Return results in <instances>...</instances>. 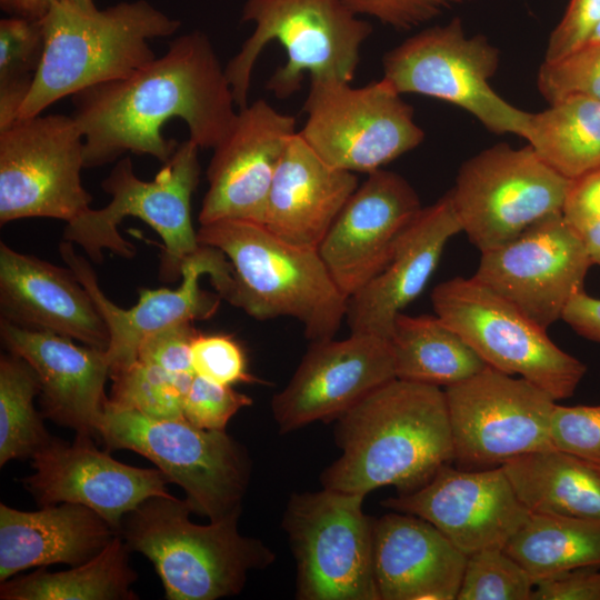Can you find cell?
Returning a JSON list of instances; mask_svg holds the SVG:
<instances>
[{
  "label": "cell",
  "instance_id": "cell-20",
  "mask_svg": "<svg viewBox=\"0 0 600 600\" xmlns=\"http://www.w3.org/2000/svg\"><path fill=\"white\" fill-rule=\"evenodd\" d=\"M296 118L259 99L239 109L224 138L213 148L200 224L221 220L264 223L271 184Z\"/></svg>",
  "mask_w": 600,
  "mask_h": 600
},
{
  "label": "cell",
  "instance_id": "cell-13",
  "mask_svg": "<svg viewBox=\"0 0 600 600\" xmlns=\"http://www.w3.org/2000/svg\"><path fill=\"white\" fill-rule=\"evenodd\" d=\"M570 181L529 144L498 143L463 162L449 192L462 231L482 253L562 212Z\"/></svg>",
  "mask_w": 600,
  "mask_h": 600
},
{
  "label": "cell",
  "instance_id": "cell-28",
  "mask_svg": "<svg viewBox=\"0 0 600 600\" xmlns=\"http://www.w3.org/2000/svg\"><path fill=\"white\" fill-rule=\"evenodd\" d=\"M117 534L96 511L79 503L31 512L0 503V581L28 568L82 564Z\"/></svg>",
  "mask_w": 600,
  "mask_h": 600
},
{
  "label": "cell",
  "instance_id": "cell-42",
  "mask_svg": "<svg viewBox=\"0 0 600 600\" xmlns=\"http://www.w3.org/2000/svg\"><path fill=\"white\" fill-rule=\"evenodd\" d=\"M358 16L372 17L397 30L417 28L471 0H343Z\"/></svg>",
  "mask_w": 600,
  "mask_h": 600
},
{
  "label": "cell",
  "instance_id": "cell-26",
  "mask_svg": "<svg viewBox=\"0 0 600 600\" xmlns=\"http://www.w3.org/2000/svg\"><path fill=\"white\" fill-rule=\"evenodd\" d=\"M467 557L422 518L396 511L374 519L380 600H457Z\"/></svg>",
  "mask_w": 600,
  "mask_h": 600
},
{
  "label": "cell",
  "instance_id": "cell-44",
  "mask_svg": "<svg viewBox=\"0 0 600 600\" xmlns=\"http://www.w3.org/2000/svg\"><path fill=\"white\" fill-rule=\"evenodd\" d=\"M600 22V0H570L549 37L544 60H556L586 44Z\"/></svg>",
  "mask_w": 600,
  "mask_h": 600
},
{
  "label": "cell",
  "instance_id": "cell-47",
  "mask_svg": "<svg viewBox=\"0 0 600 600\" xmlns=\"http://www.w3.org/2000/svg\"><path fill=\"white\" fill-rule=\"evenodd\" d=\"M564 320L577 333L589 340L600 342V299L584 290L577 293L566 307Z\"/></svg>",
  "mask_w": 600,
  "mask_h": 600
},
{
  "label": "cell",
  "instance_id": "cell-19",
  "mask_svg": "<svg viewBox=\"0 0 600 600\" xmlns=\"http://www.w3.org/2000/svg\"><path fill=\"white\" fill-rule=\"evenodd\" d=\"M381 504L427 520L467 556L504 549L530 514L502 467L468 470L446 464L421 488Z\"/></svg>",
  "mask_w": 600,
  "mask_h": 600
},
{
  "label": "cell",
  "instance_id": "cell-22",
  "mask_svg": "<svg viewBox=\"0 0 600 600\" xmlns=\"http://www.w3.org/2000/svg\"><path fill=\"white\" fill-rule=\"evenodd\" d=\"M421 209L417 191L396 172L377 170L358 186L318 247L347 298L382 271Z\"/></svg>",
  "mask_w": 600,
  "mask_h": 600
},
{
  "label": "cell",
  "instance_id": "cell-38",
  "mask_svg": "<svg viewBox=\"0 0 600 600\" xmlns=\"http://www.w3.org/2000/svg\"><path fill=\"white\" fill-rule=\"evenodd\" d=\"M537 84L550 104L570 96L600 102V42H588L562 58L544 60Z\"/></svg>",
  "mask_w": 600,
  "mask_h": 600
},
{
  "label": "cell",
  "instance_id": "cell-41",
  "mask_svg": "<svg viewBox=\"0 0 600 600\" xmlns=\"http://www.w3.org/2000/svg\"><path fill=\"white\" fill-rule=\"evenodd\" d=\"M551 440L554 448L600 467V404H556Z\"/></svg>",
  "mask_w": 600,
  "mask_h": 600
},
{
  "label": "cell",
  "instance_id": "cell-9",
  "mask_svg": "<svg viewBox=\"0 0 600 600\" xmlns=\"http://www.w3.org/2000/svg\"><path fill=\"white\" fill-rule=\"evenodd\" d=\"M436 316L491 368L518 374L556 401L571 397L587 372L542 328L473 277L442 281L431 293Z\"/></svg>",
  "mask_w": 600,
  "mask_h": 600
},
{
  "label": "cell",
  "instance_id": "cell-48",
  "mask_svg": "<svg viewBox=\"0 0 600 600\" xmlns=\"http://www.w3.org/2000/svg\"><path fill=\"white\" fill-rule=\"evenodd\" d=\"M60 0H0V8L12 17L43 19Z\"/></svg>",
  "mask_w": 600,
  "mask_h": 600
},
{
  "label": "cell",
  "instance_id": "cell-17",
  "mask_svg": "<svg viewBox=\"0 0 600 600\" xmlns=\"http://www.w3.org/2000/svg\"><path fill=\"white\" fill-rule=\"evenodd\" d=\"M591 266L582 236L559 212L482 252L472 277L547 329L584 290Z\"/></svg>",
  "mask_w": 600,
  "mask_h": 600
},
{
  "label": "cell",
  "instance_id": "cell-25",
  "mask_svg": "<svg viewBox=\"0 0 600 600\" xmlns=\"http://www.w3.org/2000/svg\"><path fill=\"white\" fill-rule=\"evenodd\" d=\"M460 231L450 192L422 208L382 271L348 298L350 332L389 340L397 316L423 291L448 241Z\"/></svg>",
  "mask_w": 600,
  "mask_h": 600
},
{
  "label": "cell",
  "instance_id": "cell-50",
  "mask_svg": "<svg viewBox=\"0 0 600 600\" xmlns=\"http://www.w3.org/2000/svg\"><path fill=\"white\" fill-rule=\"evenodd\" d=\"M63 1L86 12H92L97 10V7L94 6L93 0H63Z\"/></svg>",
  "mask_w": 600,
  "mask_h": 600
},
{
  "label": "cell",
  "instance_id": "cell-40",
  "mask_svg": "<svg viewBox=\"0 0 600 600\" xmlns=\"http://www.w3.org/2000/svg\"><path fill=\"white\" fill-rule=\"evenodd\" d=\"M252 399L223 386L194 374L183 401V418L206 430L226 431L230 419Z\"/></svg>",
  "mask_w": 600,
  "mask_h": 600
},
{
  "label": "cell",
  "instance_id": "cell-34",
  "mask_svg": "<svg viewBox=\"0 0 600 600\" xmlns=\"http://www.w3.org/2000/svg\"><path fill=\"white\" fill-rule=\"evenodd\" d=\"M36 371L22 358H0V466L27 458L44 448L52 439L33 406L40 394Z\"/></svg>",
  "mask_w": 600,
  "mask_h": 600
},
{
  "label": "cell",
  "instance_id": "cell-15",
  "mask_svg": "<svg viewBox=\"0 0 600 600\" xmlns=\"http://www.w3.org/2000/svg\"><path fill=\"white\" fill-rule=\"evenodd\" d=\"M444 392L454 461L461 469L502 467L522 454L554 448L556 400L528 380L487 366Z\"/></svg>",
  "mask_w": 600,
  "mask_h": 600
},
{
  "label": "cell",
  "instance_id": "cell-33",
  "mask_svg": "<svg viewBox=\"0 0 600 600\" xmlns=\"http://www.w3.org/2000/svg\"><path fill=\"white\" fill-rule=\"evenodd\" d=\"M558 173L573 180L600 167V102L583 96L532 113L524 138Z\"/></svg>",
  "mask_w": 600,
  "mask_h": 600
},
{
  "label": "cell",
  "instance_id": "cell-30",
  "mask_svg": "<svg viewBox=\"0 0 600 600\" xmlns=\"http://www.w3.org/2000/svg\"><path fill=\"white\" fill-rule=\"evenodd\" d=\"M389 341L396 378L401 380L447 388L470 379L488 366L436 314L399 313Z\"/></svg>",
  "mask_w": 600,
  "mask_h": 600
},
{
  "label": "cell",
  "instance_id": "cell-45",
  "mask_svg": "<svg viewBox=\"0 0 600 600\" xmlns=\"http://www.w3.org/2000/svg\"><path fill=\"white\" fill-rule=\"evenodd\" d=\"M562 216L580 233L600 222V167L570 181Z\"/></svg>",
  "mask_w": 600,
  "mask_h": 600
},
{
  "label": "cell",
  "instance_id": "cell-11",
  "mask_svg": "<svg viewBox=\"0 0 600 600\" xmlns=\"http://www.w3.org/2000/svg\"><path fill=\"white\" fill-rule=\"evenodd\" d=\"M364 498L323 487L290 497L282 528L296 559L297 599L380 600Z\"/></svg>",
  "mask_w": 600,
  "mask_h": 600
},
{
  "label": "cell",
  "instance_id": "cell-49",
  "mask_svg": "<svg viewBox=\"0 0 600 600\" xmlns=\"http://www.w3.org/2000/svg\"><path fill=\"white\" fill-rule=\"evenodd\" d=\"M587 247L592 266L600 267V222H597L580 233Z\"/></svg>",
  "mask_w": 600,
  "mask_h": 600
},
{
  "label": "cell",
  "instance_id": "cell-7",
  "mask_svg": "<svg viewBox=\"0 0 600 600\" xmlns=\"http://www.w3.org/2000/svg\"><path fill=\"white\" fill-rule=\"evenodd\" d=\"M199 150L192 140L182 141L151 181L136 176L130 157L120 159L101 182L110 202L67 222L63 239L80 246L94 262L102 261L103 250L129 259L136 248L121 237L118 226L126 217L138 218L162 239L160 276L174 281L186 258L200 246L191 218L201 171Z\"/></svg>",
  "mask_w": 600,
  "mask_h": 600
},
{
  "label": "cell",
  "instance_id": "cell-51",
  "mask_svg": "<svg viewBox=\"0 0 600 600\" xmlns=\"http://www.w3.org/2000/svg\"><path fill=\"white\" fill-rule=\"evenodd\" d=\"M588 42H600V22L597 26V28L594 29V31L592 32V34H591Z\"/></svg>",
  "mask_w": 600,
  "mask_h": 600
},
{
  "label": "cell",
  "instance_id": "cell-24",
  "mask_svg": "<svg viewBox=\"0 0 600 600\" xmlns=\"http://www.w3.org/2000/svg\"><path fill=\"white\" fill-rule=\"evenodd\" d=\"M0 312L13 324L107 350L108 327L74 272L0 242Z\"/></svg>",
  "mask_w": 600,
  "mask_h": 600
},
{
  "label": "cell",
  "instance_id": "cell-3",
  "mask_svg": "<svg viewBox=\"0 0 600 600\" xmlns=\"http://www.w3.org/2000/svg\"><path fill=\"white\" fill-rule=\"evenodd\" d=\"M41 21L43 57L18 120L89 87L129 77L156 58L149 40L172 36L181 26L147 0L92 12L60 0Z\"/></svg>",
  "mask_w": 600,
  "mask_h": 600
},
{
  "label": "cell",
  "instance_id": "cell-32",
  "mask_svg": "<svg viewBox=\"0 0 600 600\" xmlns=\"http://www.w3.org/2000/svg\"><path fill=\"white\" fill-rule=\"evenodd\" d=\"M504 551L526 569L534 586L600 566V520L530 512Z\"/></svg>",
  "mask_w": 600,
  "mask_h": 600
},
{
  "label": "cell",
  "instance_id": "cell-12",
  "mask_svg": "<svg viewBox=\"0 0 600 600\" xmlns=\"http://www.w3.org/2000/svg\"><path fill=\"white\" fill-rule=\"evenodd\" d=\"M299 131L329 166L371 173L424 140L413 108L386 80L354 88L334 79H310Z\"/></svg>",
  "mask_w": 600,
  "mask_h": 600
},
{
  "label": "cell",
  "instance_id": "cell-35",
  "mask_svg": "<svg viewBox=\"0 0 600 600\" xmlns=\"http://www.w3.org/2000/svg\"><path fill=\"white\" fill-rule=\"evenodd\" d=\"M43 50L41 20L12 16L0 20V132L18 120Z\"/></svg>",
  "mask_w": 600,
  "mask_h": 600
},
{
  "label": "cell",
  "instance_id": "cell-10",
  "mask_svg": "<svg viewBox=\"0 0 600 600\" xmlns=\"http://www.w3.org/2000/svg\"><path fill=\"white\" fill-rule=\"evenodd\" d=\"M499 50L486 37H468L459 18L427 28L389 50L383 79L400 94L427 96L472 114L487 130L524 138L531 114L501 98L490 86Z\"/></svg>",
  "mask_w": 600,
  "mask_h": 600
},
{
  "label": "cell",
  "instance_id": "cell-14",
  "mask_svg": "<svg viewBox=\"0 0 600 600\" xmlns=\"http://www.w3.org/2000/svg\"><path fill=\"white\" fill-rule=\"evenodd\" d=\"M83 168V136L72 116L17 120L0 132L1 226L26 218L70 222L88 211Z\"/></svg>",
  "mask_w": 600,
  "mask_h": 600
},
{
  "label": "cell",
  "instance_id": "cell-21",
  "mask_svg": "<svg viewBox=\"0 0 600 600\" xmlns=\"http://www.w3.org/2000/svg\"><path fill=\"white\" fill-rule=\"evenodd\" d=\"M31 466L34 472L23 483L40 506H86L118 533L123 518L146 500L173 498L159 469L124 464L100 451L87 434L77 433L71 443L52 438L32 456Z\"/></svg>",
  "mask_w": 600,
  "mask_h": 600
},
{
  "label": "cell",
  "instance_id": "cell-31",
  "mask_svg": "<svg viewBox=\"0 0 600 600\" xmlns=\"http://www.w3.org/2000/svg\"><path fill=\"white\" fill-rule=\"evenodd\" d=\"M128 547L117 534L91 560L67 571L41 568L1 582L2 600H133L137 573L129 564Z\"/></svg>",
  "mask_w": 600,
  "mask_h": 600
},
{
  "label": "cell",
  "instance_id": "cell-39",
  "mask_svg": "<svg viewBox=\"0 0 600 600\" xmlns=\"http://www.w3.org/2000/svg\"><path fill=\"white\" fill-rule=\"evenodd\" d=\"M190 356L194 374L209 381L231 387L262 383L249 372L246 353L230 334L198 332L191 342Z\"/></svg>",
  "mask_w": 600,
  "mask_h": 600
},
{
  "label": "cell",
  "instance_id": "cell-27",
  "mask_svg": "<svg viewBox=\"0 0 600 600\" xmlns=\"http://www.w3.org/2000/svg\"><path fill=\"white\" fill-rule=\"evenodd\" d=\"M357 188L353 172L326 163L297 131L277 168L263 226L283 241L318 249Z\"/></svg>",
  "mask_w": 600,
  "mask_h": 600
},
{
  "label": "cell",
  "instance_id": "cell-5",
  "mask_svg": "<svg viewBox=\"0 0 600 600\" xmlns=\"http://www.w3.org/2000/svg\"><path fill=\"white\" fill-rule=\"evenodd\" d=\"M187 499L153 497L129 512L120 533L147 557L170 600H216L238 594L248 573L276 557L262 541L239 532L240 512L197 524Z\"/></svg>",
  "mask_w": 600,
  "mask_h": 600
},
{
  "label": "cell",
  "instance_id": "cell-8",
  "mask_svg": "<svg viewBox=\"0 0 600 600\" xmlns=\"http://www.w3.org/2000/svg\"><path fill=\"white\" fill-rule=\"evenodd\" d=\"M98 432L108 449L132 450L152 461L186 491L192 511L210 521L241 512L251 463L226 431L200 429L184 418L153 419L106 402Z\"/></svg>",
  "mask_w": 600,
  "mask_h": 600
},
{
  "label": "cell",
  "instance_id": "cell-23",
  "mask_svg": "<svg viewBox=\"0 0 600 600\" xmlns=\"http://www.w3.org/2000/svg\"><path fill=\"white\" fill-rule=\"evenodd\" d=\"M0 337L10 353L24 359L36 371L43 414L77 433L99 438L110 373L106 350L3 319Z\"/></svg>",
  "mask_w": 600,
  "mask_h": 600
},
{
  "label": "cell",
  "instance_id": "cell-4",
  "mask_svg": "<svg viewBox=\"0 0 600 600\" xmlns=\"http://www.w3.org/2000/svg\"><path fill=\"white\" fill-rule=\"evenodd\" d=\"M201 244L224 253L234 271L230 303L258 320L290 317L311 341L331 339L346 319L348 298L318 249L291 244L263 224L221 220L200 224Z\"/></svg>",
  "mask_w": 600,
  "mask_h": 600
},
{
  "label": "cell",
  "instance_id": "cell-46",
  "mask_svg": "<svg viewBox=\"0 0 600 600\" xmlns=\"http://www.w3.org/2000/svg\"><path fill=\"white\" fill-rule=\"evenodd\" d=\"M600 566L576 569L534 586L531 600H600Z\"/></svg>",
  "mask_w": 600,
  "mask_h": 600
},
{
  "label": "cell",
  "instance_id": "cell-2",
  "mask_svg": "<svg viewBox=\"0 0 600 600\" xmlns=\"http://www.w3.org/2000/svg\"><path fill=\"white\" fill-rule=\"evenodd\" d=\"M334 434L341 454L320 478L328 489L409 493L454 461L446 392L437 386L396 378L341 414Z\"/></svg>",
  "mask_w": 600,
  "mask_h": 600
},
{
  "label": "cell",
  "instance_id": "cell-6",
  "mask_svg": "<svg viewBox=\"0 0 600 600\" xmlns=\"http://www.w3.org/2000/svg\"><path fill=\"white\" fill-rule=\"evenodd\" d=\"M241 21L254 23L253 32L224 67L239 109L248 106L252 71L268 43L281 44L287 61L267 89L286 99L299 91L307 74L351 82L372 32L343 0H246Z\"/></svg>",
  "mask_w": 600,
  "mask_h": 600
},
{
  "label": "cell",
  "instance_id": "cell-1",
  "mask_svg": "<svg viewBox=\"0 0 600 600\" xmlns=\"http://www.w3.org/2000/svg\"><path fill=\"white\" fill-rule=\"evenodd\" d=\"M71 100L83 136L84 168L127 152L164 163L179 142L161 130L174 118L187 123L189 139L200 149H213L238 112L224 68L201 31L177 37L164 54L129 77L83 89Z\"/></svg>",
  "mask_w": 600,
  "mask_h": 600
},
{
  "label": "cell",
  "instance_id": "cell-43",
  "mask_svg": "<svg viewBox=\"0 0 600 600\" xmlns=\"http://www.w3.org/2000/svg\"><path fill=\"white\" fill-rule=\"evenodd\" d=\"M199 331L192 322L174 324L147 336L138 350V360L173 373H193L191 342Z\"/></svg>",
  "mask_w": 600,
  "mask_h": 600
},
{
  "label": "cell",
  "instance_id": "cell-16",
  "mask_svg": "<svg viewBox=\"0 0 600 600\" xmlns=\"http://www.w3.org/2000/svg\"><path fill=\"white\" fill-rule=\"evenodd\" d=\"M72 244L64 240L58 250L92 297L108 327L110 342L106 354L110 373L138 360L139 347L147 336L174 324L211 318L220 298L230 302L234 291V271L228 258L219 249L200 243L183 261L182 282L177 289H140L138 302L123 309L101 291L92 266Z\"/></svg>",
  "mask_w": 600,
  "mask_h": 600
},
{
  "label": "cell",
  "instance_id": "cell-18",
  "mask_svg": "<svg viewBox=\"0 0 600 600\" xmlns=\"http://www.w3.org/2000/svg\"><path fill=\"white\" fill-rule=\"evenodd\" d=\"M396 379L388 339L353 333L312 342L288 384L272 397L280 433L338 419L376 389Z\"/></svg>",
  "mask_w": 600,
  "mask_h": 600
},
{
  "label": "cell",
  "instance_id": "cell-29",
  "mask_svg": "<svg viewBox=\"0 0 600 600\" xmlns=\"http://www.w3.org/2000/svg\"><path fill=\"white\" fill-rule=\"evenodd\" d=\"M502 468L530 512L600 520V467L550 448L513 458Z\"/></svg>",
  "mask_w": 600,
  "mask_h": 600
},
{
  "label": "cell",
  "instance_id": "cell-36",
  "mask_svg": "<svg viewBox=\"0 0 600 600\" xmlns=\"http://www.w3.org/2000/svg\"><path fill=\"white\" fill-rule=\"evenodd\" d=\"M108 403L153 419H182L193 373H173L140 360L114 371Z\"/></svg>",
  "mask_w": 600,
  "mask_h": 600
},
{
  "label": "cell",
  "instance_id": "cell-37",
  "mask_svg": "<svg viewBox=\"0 0 600 600\" xmlns=\"http://www.w3.org/2000/svg\"><path fill=\"white\" fill-rule=\"evenodd\" d=\"M534 582L504 549H484L467 557L457 600H531Z\"/></svg>",
  "mask_w": 600,
  "mask_h": 600
}]
</instances>
